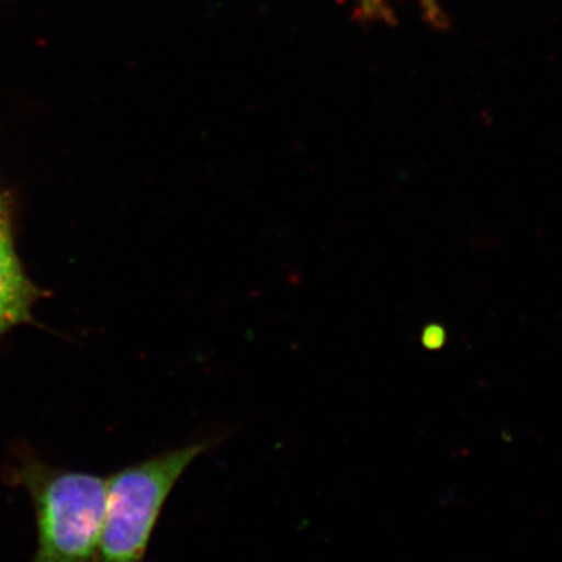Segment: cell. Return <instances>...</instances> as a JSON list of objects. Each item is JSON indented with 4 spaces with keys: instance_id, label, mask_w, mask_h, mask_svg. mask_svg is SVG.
<instances>
[{
    "instance_id": "6da1fadb",
    "label": "cell",
    "mask_w": 562,
    "mask_h": 562,
    "mask_svg": "<svg viewBox=\"0 0 562 562\" xmlns=\"http://www.w3.org/2000/svg\"><path fill=\"white\" fill-rule=\"evenodd\" d=\"M11 483L31 495L36 549L31 562H98L106 506V479L22 460Z\"/></svg>"
},
{
    "instance_id": "5b68a950",
    "label": "cell",
    "mask_w": 562,
    "mask_h": 562,
    "mask_svg": "<svg viewBox=\"0 0 562 562\" xmlns=\"http://www.w3.org/2000/svg\"><path fill=\"white\" fill-rule=\"evenodd\" d=\"M419 2L422 11H424L425 18L430 22L431 25H442V11L439 7V0H417Z\"/></svg>"
},
{
    "instance_id": "8992f818",
    "label": "cell",
    "mask_w": 562,
    "mask_h": 562,
    "mask_svg": "<svg viewBox=\"0 0 562 562\" xmlns=\"http://www.w3.org/2000/svg\"><path fill=\"white\" fill-rule=\"evenodd\" d=\"M10 232L9 211L0 199V233Z\"/></svg>"
},
{
    "instance_id": "7a4b0ae2",
    "label": "cell",
    "mask_w": 562,
    "mask_h": 562,
    "mask_svg": "<svg viewBox=\"0 0 562 562\" xmlns=\"http://www.w3.org/2000/svg\"><path fill=\"white\" fill-rule=\"evenodd\" d=\"M211 443V439L188 443L128 465L106 479L105 519L98 562H146L151 536L169 494L191 462L206 452Z\"/></svg>"
},
{
    "instance_id": "3957f363",
    "label": "cell",
    "mask_w": 562,
    "mask_h": 562,
    "mask_svg": "<svg viewBox=\"0 0 562 562\" xmlns=\"http://www.w3.org/2000/svg\"><path fill=\"white\" fill-rule=\"evenodd\" d=\"M38 290L25 276L11 232L0 233V335L29 321Z\"/></svg>"
},
{
    "instance_id": "277c9868",
    "label": "cell",
    "mask_w": 562,
    "mask_h": 562,
    "mask_svg": "<svg viewBox=\"0 0 562 562\" xmlns=\"http://www.w3.org/2000/svg\"><path fill=\"white\" fill-rule=\"evenodd\" d=\"M360 9L364 16L372 18V20H387L390 18V10L386 7V0H358Z\"/></svg>"
}]
</instances>
